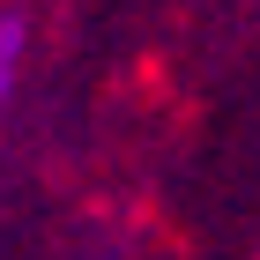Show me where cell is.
Wrapping results in <instances>:
<instances>
[{
  "instance_id": "1",
  "label": "cell",
  "mask_w": 260,
  "mask_h": 260,
  "mask_svg": "<svg viewBox=\"0 0 260 260\" xmlns=\"http://www.w3.org/2000/svg\"><path fill=\"white\" fill-rule=\"evenodd\" d=\"M15 60H22V15H0V97L15 82Z\"/></svg>"
}]
</instances>
